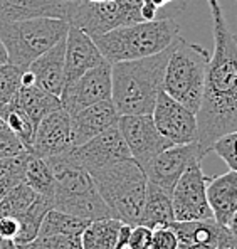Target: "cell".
Instances as JSON below:
<instances>
[{"label":"cell","instance_id":"cell-1","mask_svg":"<svg viewBox=\"0 0 237 249\" xmlns=\"http://www.w3.org/2000/svg\"><path fill=\"white\" fill-rule=\"evenodd\" d=\"M214 53L207 66L203 94L195 113L197 145L203 157L224 135L237 131V39L219 0H207Z\"/></svg>","mask_w":237,"mask_h":249},{"label":"cell","instance_id":"cell-2","mask_svg":"<svg viewBox=\"0 0 237 249\" xmlns=\"http://www.w3.org/2000/svg\"><path fill=\"white\" fill-rule=\"evenodd\" d=\"M173 44L155 56L111 64V101L119 116L152 115Z\"/></svg>","mask_w":237,"mask_h":249},{"label":"cell","instance_id":"cell-3","mask_svg":"<svg viewBox=\"0 0 237 249\" xmlns=\"http://www.w3.org/2000/svg\"><path fill=\"white\" fill-rule=\"evenodd\" d=\"M180 37V25L172 17L123 25L93 37L101 56L109 64L143 59L169 49Z\"/></svg>","mask_w":237,"mask_h":249},{"label":"cell","instance_id":"cell-4","mask_svg":"<svg viewBox=\"0 0 237 249\" xmlns=\"http://www.w3.org/2000/svg\"><path fill=\"white\" fill-rule=\"evenodd\" d=\"M69 150L46 160L54 175V209L89 222L113 219L109 209L98 194L89 172L72 159Z\"/></svg>","mask_w":237,"mask_h":249},{"label":"cell","instance_id":"cell-5","mask_svg":"<svg viewBox=\"0 0 237 249\" xmlns=\"http://www.w3.org/2000/svg\"><path fill=\"white\" fill-rule=\"evenodd\" d=\"M98 194L111 212L113 219L136 226L145 202L148 178L133 159L91 172Z\"/></svg>","mask_w":237,"mask_h":249},{"label":"cell","instance_id":"cell-6","mask_svg":"<svg viewBox=\"0 0 237 249\" xmlns=\"http://www.w3.org/2000/svg\"><path fill=\"white\" fill-rule=\"evenodd\" d=\"M209 61L210 53L205 47L178 37L169 56L162 89L192 113H197Z\"/></svg>","mask_w":237,"mask_h":249},{"label":"cell","instance_id":"cell-7","mask_svg":"<svg viewBox=\"0 0 237 249\" xmlns=\"http://www.w3.org/2000/svg\"><path fill=\"white\" fill-rule=\"evenodd\" d=\"M69 22L63 19H27L0 24V41L7 53V62L27 69L32 61L64 41Z\"/></svg>","mask_w":237,"mask_h":249},{"label":"cell","instance_id":"cell-8","mask_svg":"<svg viewBox=\"0 0 237 249\" xmlns=\"http://www.w3.org/2000/svg\"><path fill=\"white\" fill-rule=\"evenodd\" d=\"M141 0H111V2H69V25L81 29L91 39L123 25L143 22L140 16Z\"/></svg>","mask_w":237,"mask_h":249},{"label":"cell","instance_id":"cell-9","mask_svg":"<svg viewBox=\"0 0 237 249\" xmlns=\"http://www.w3.org/2000/svg\"><path fill=\"white\" fill-rule=\"evenodd\" d=\"M207 175L202 165L194 163L184 172L172 190V209L175 222H190L212 219V211L207 202Z\"/></svg>","mask_w":237,"mask_h":249},{"label":"cell","instance_id":"cell-10","mask_svg":"<svg viewBox=\"0 0 237 249\" xmlns=\"http://www.w3.org/2000/svg\"><path fill=\"white\" fill-rule=\"evenodd\" d=\"M118 128L128 146L131 159L143 170L158 153L172 146V143L156 130L152 115L119 116Z\"/></svg>","mask_w":237,"mask_h":249},{"label":"cell","instance_id":"cell-11","mask_svg":"<svg viewBox=\"0 0 237 249\" xmlns=\"http://www.w3.org/2000/svg\"><path fill=\"white\" fill-rule=\"evenodd\" d=\"M59 100L61 106L69 115H74L101 101L111 100V64L106 61L101 62L72 83L66 84Z\"/></svg>","mask_w":237,"mask_h":249},{"label":"cell","instance_id":"cell-12","mask_svg":"<svg viewBox=\"0 0 237 249\" xmlns=\"http://www.w3.org/2000/svg\"><path fill=\"white\" fill-rule=\"evenodd\" d=\"M152 120L160 135L167 138L172 145L197 143L195 113L170 98L163 89L156 96Z\"/></svg>","mask_w":237,"mask_h":249},{"label":"cell","instance_id":"cell-13","mask_svg":"<svg viewBox=\"0 0 237 249\" xmlns=\"http://www.w3.org/2000/svg\"><path fill=\"white\" fill-rule=\"evenodd\" d=\"M205 157L202 155L199 145L188 143V145H172L162 153L155 157L147 167H145V175L148 182L160 187L172 197V190L178 178L184 175L194 163H202Z\"/></svg>","mask_w":237,"mask_h":249},{"label":"cell","instance_id":"cell-14","mask_svg":"<svg viewBox=\"0 0 237 249\" xmlns=\"http://www.w3.org/2000/svg\"><path fill=\"white\" fill-rule=\"evenodd\" d=\"M69 153L89 174L100 170V168L113 165L116 162H121V160L131 159L128 146H126L121 137V131L118 128V123L115 126L108 128L103 133H100L98 137L91 138L86 143L72 146Z\"/></svg>","mask_w":237,"mask_h":249},{"label":"cell","instance_id":"cell-15","mask_svg":"<svg viewBox=\"0 0 237 249\" xmlns=\"http://www.w3.org/2000/svg\"><path fill=\"white\" fill-rule=\"evenodd\" d=\"M72 148L71 116L64 108L49 113L35 128V135L29 152L47 160Z\"/></svg>","mask_w":237,"mask_h":249},{"label":"cell","instance_id":"cell-16","mask_svg":"<svg viewBox=\"0 0 237 249\" xmlns=\"http://www.w3.org/2000/svg\"><path fill=\"white\" fill-rule=\"evenodd\" d=\"M101 62H104V57L101 56L93 39L81 29L69 25L64 53V86L78 79L89 69L100 66Z\"/></svg>","mask_w":237,"mask_h":249},{"label":"cell","instance_id":"cell-17","mask_svg":"<svg viewBox=\"0 0 237 249\" xmlns=\"http://www.w3.org/2000/svg\"><path fill=\"white\" fill-rule=\"evenodd\" d=\"M71 116V145L79 146L91 138L98 137L100 133L106 131L108 128L115 126L119 120L111 100L101 101L93 106L81 109Z\"/></svg>","mask_w":237,"mask_h":249},{"label":"cell","instance_id":"cell-18","mask_svg":"<svg viewBox=\"0 0 237 249\" xmlns=\"http://www.w3.org/2000/svg\"><path fill=\"white\" fill-rule=\"evenodd\" d=\"M170 228L173 229L178 244H210L216 249H237V237L227 226L219 224L216 219H203V221L190 222H172Z\"/></svg>","mask_w":237,"mask_h":249},{"label":"cell","instance_id":"cell-19","mask_svg":"<svg viewBox=\"0 0 237 249\" xmlns=\"http://www.w3.org/2000/svg\"><path fill=\"white\" fill-rule=\"evenodd\" d=\"M66 39L32 61L25 71L32 76V86H37L59 98L64 88Z\"/></svg>","mask_w":237,"mask_h":249},{"label":"cell","instance_id":"cell-20","mask_svg":"<svg viewBox=\"0 0 237 249\" xmlns=\"http://www.w3.org/2000/svg\"><path fill=\"white\" fill-rule=\"evenodd\" d=\"M205 194L214 219L219 224L227 226L237 211V172L229 170L225 174L209 177Z\"/></svg>","mask_w":237,"mask_h":249},{"label":"cell","instance_id":"cell-21","mask_svg":"<svg viewBox=\"0 0 237 249\" xmlns=\"http://www.w3.org/2000/svg\"><path fill=\"white\" fill-rule=\"evenodd\" d=\"M69 2L59 0H0V24L39 17L68 19Z\"/></svg>","mask_w":237,"mask_h":249},{"label":"cell","instance_id":"cell-22","mask_svg":"<svg viewBox=\"0 0 237 249\" xmlns=\"http://www.w3.org/2000/svg\"><path fill=\"white\" fill-rule=\"evenodd\" d=\"M10 108H16L24 113L32 122L35 128L46 118L49 113L63 108L61 100L54 94L47 93L37 86H22L19 93L16 94Z\"/></svg>","mask_w":237,"mask_h":249},{"label":"cell","instance_id":"cell-23","mask_svg":"<svg viewBox=\"0 0 237 249\" xmlns=\"http://www.w3.org/2000/svg\"><path fill=\"white\" fill-rule=\"evenodd\" d=\"M172 222H173L172 197L165 190L160 189V187L148 182L147 192H145V202L143 207H141L138 224L153 231L156 228L170 226Z\"/></svg>","mask_w":237,"mask_h":249},{"label":"cell","instance_id":"cell-24","mask_svg":"<svg viewBox=\"0 0 237 249\" xmlns=\"http://www.w3.org/2000/svg\"><path fill=\"white\" fill-rule=\"evenodd\" d=\"M22 182L29 185L37 196L51 197L54 196V175L49 163L41 157L34 155L25 150L24 162H22Z\"/></svg>","mask_w":237,"mask_h":249},{"label":"cell","instance_id":"cell-25","mask_svg":"<svg viewBox=\"0 0 237 249\" xmlns=\"http://www.w3.org/2000/svg\"><path fill=\"white\" fill-rule=\"evenodd\" d=\"M51 209H54L52 199L51 197L37 196L34 202H32V206L24 214L17 217V221H19V232H17L16 239H14V244H16L17 249H24L31 241L35 239L44 215Z\"/></svg>","mask_w":237,"mask_h":249},{"label":"cell","instance_id":"cell-26","mask_svg":"<svg viewBox=\"0 0 237 249\" xmlns=\"http://www.w3.org/2000/svg\"><path fill=\"white\" fill-rule=\"evenodd\" d=\"M123 222L118 219L91 221L81 236L83 249H118V232Z\"/></svg>","mask_w":237,"mask_h":249},{"label":"cell","instance_id":"cell-27","mask_svg":"<svg viewBox=\"0 0 237 249\" xmlns=\"http://www.w3.org/2000/svg\"><path fill=\"white\" fill-rule=\"evenodd\" d=\"M89 224V221L81 217H74V215L64 214L56 209H51L46 215H44L39 232L42 234H76V236H83L86 226ZM37 232V234H39Z\"/></svg>","mask_w":237,"mask_h":249},{"label":"cell","instance_id":"cell-28","mask_svg":"<svg viewBox=\"0 0 237 249\" xmlns=\"http://www.w3.org/2000/svg\"><path fill=\"white\" fill-rule=\"evenodd\" d=\"M22 74L24 69L10 62L0 64V120L9 113L14 98L22 88Z\"/></svg>","mask_w":237,"mask_h":249},{"label":"cell","instance_id":"cell-29","mask_svg":"<svg viewBox=\"0 0 237 249\" xmlns=\"http://www.w3.org/2000/svg\"><path fill=\"white\" fill-rule=\"evenodd\" d=\"M35 197H37V194L29 185H25L24 182L17 184L7 192V196L0 202V217H3V215L19 217V215H22L32 206Z\"/></svg>","mask_w":237,"mask_h":249},{"label":"cell","instance_id":"cell-30","mask_svg":"<svg viewBox=\"0 0 237 249\" xmlns=\"http://www.w3.org/2000/svg\"><path fill=\"white\" fill-rule=\"evenodd\" d=\"M24 249H83L81 236L76 234H42L39 232L34 241Z\"/></svg>","mask_w":237,"mask_h":249},{"label":"cell","instance_id":"cell-31","mask_svg":"<svg viewBox=\"0 0 237 249\" xmlns=\"http://www.w3.org/2000/svg\"><path fill=\"white\" fill-rule=\"evenodd\" d=\"M2 122L16 133V137L24 143L25 150L31 148L32 140H34V135H35V126L32 124V122L24 115V113L16 108H10L9 113L3 116Z\"/></svg>","mask_w":237,"mask_h":249},{"label":"cell","instance_id":"cell-32","mask_svg":"<svg viewBox=\"0 0 237 249\" xmlns=\"http://www.w3.org/2000/svg\"><path fill=\"white\" fill-rule=\"evenodd\" d=\"M219 159H222L229 165V170L237 172V131L224 135L212 145V150Z\"/></svg>","mask_w":237,"mask_h":249},{"label":"cell","instance_id":"cell-33","mask_svg":"<svg viewBox=\"0 0 237 249\" xmlns=\"http://www.w3.org/2000/svg\"><path fill=\"white\" fill-rule=\"evenodd\" d=\"M25 150L24 143L16 137L12 130L3 122H0V160H9L20 155Z\"/></svg>","mask_w":237,"mask_h":249},{"label":"cell","instance_id":"cell-34","mask_svg":"<svg viewBox=\"0 0 237 249\" xmlns=\"http://www.w3.org/2000/svg\"><path fill=\"white\" fill-rule=\"evenodd\" d=\"M150 249H178V239L170 226L152 231Z\"/></svg>","mask_w":237,"mask_h":249},{"label":"cell","instance_id":"cell-35","mask_svg":"<svg viewBox=\"0 0 237 249\" xmlns=\"http://www.w3.org/2000/svg\"><path fill=\"white\" fill-rule=\"evenodd\" d=\"M24 155H25V150L17 155V162H16V168H14L10 174H7L5 177L0 178V202L3 200V197L7 196L12 187H16L17 184L22 182V162H24Z\"/></svg>","mask_w":237,"mask_h":249},{"label":"cell","instance_id":"cell-36","mask_svg":"<svg viewBox=\"0 0 237 249\" xmlns=\"http://www.w3.org/2000/svg\"><path fill=\"white\" fill-rule=\"evenodd\" d=\"M152 246V229L145 228L141 224H136L131 228L130 239L126 248L130 249H150Z\"/></svg>","mask_w":237,"mask_h":249},{"label":"cell","instance_id":"cell-37","mask_svg":"<svg viewBox=\"0 0 237 249\" xmlns=\"http://www.w3.org/2000/svg\"><path fill=\"white\" fill-rule=\"evenodd\" d=\"M17 232H19V221H17V217H10V215L0 217V237L14 241Z\"/></svg>","mask_w":237,"mask_h":249},{"label":"cell","instance_id":"cell-38","mask_svg":"<svg viewBox=\"0 0 237 249\" xmlns=\"http://www.w3.org/2000/svg\"><path fill=\"white\" fill-rule=\"evenodd\" d=\"M140 16H141V19H143V22L158 19V7H156L152 0H141Z\"/></svg>","mask_w":237,"mask_h":249},{"label":"cell","instance_id":"cell-39","mask_svg":"<svg viewBox=\"0 0 237 249\" xmlns=\"http://www.w3.org/2000/svg\"><path fill=\"white\" fill-rule=\"evenodd\" d=\"M16 162H17V157L9 160H0V178L5 177L7 174H10L16 168Z\"/></svg>","mask_w":237,"mask_h":249},{"label":"cell","instance_id":"cell-40","mask_svg":"<svg viewBox=\"0 0 237 249\" xmlns=\"http://www.w3.org/2000/svg\"><path fill=\"white\" fill-rule=\"evenodd\" d=\"M178 249H216L210 244H200V243H192V244H178Z\"/></svg>","mask_w":237,"mask_h":249},{"label":"cell","instance_id":"cell-41","mask_svg":"<svg viewBox=\"0 0 237 249\" xmlns=\"http://www.w3.org/2000/svg\"><path fill=\"white\" fill-rule=\"evenodd\" d=\"M227 229L231 231V232L237 237V211L234 212V215L231 217V221L227 222Z\"/></svg>","mask_w":237,"mask_h":249},{"label":"cell","instance_id":"cell-42","mask_svg":"<svg viewBox=\"0 0 237 249\" xmlns=\"http://www.w3.org/2000/svg\"><path fill=\"white\" fill-rule=\"evenodd\" d=\"M0 249H17V248H16V244H14V241L0 237Z\"/></svg>","mask_w":237,"mask_h":249},{"label":"cell","instance_id":"cell-43","mask_svg":"<svg viewBox=\"0 0 237 249\" xmlns=\"http://www.w3.org/2000/svg\"><path fill=\"white\" fill-rule=\"evenodd\" d=\"M153 3H155L158 9H162V7H165V5H170V3H173V2H178V0H152Z\"/></svg>","mask_w":237,"mask_h":249},{"label":"cell","instance_id":"cell-44","mask_svg":"<svg viewBox=\"0 0 237 249\" xmlns=\"http://www.w3.org/2000/svg\"><path fill=\"white\" fill-rule=\"evenodd\" d=\"M3 62H7V53H5V49H3L2 41H0V64H3Z\"/></svg>","mask_w":237,"mask_h":249},{"label":"cell","instance_id":"cell-45","mask_svg":"<svg viewBox=\"0 0 237 249\" xmlns=\"http://www.w3.org/2000/svg\"><path fill=\"white\" fill-rule=\"evenodd\" d=\"M86 2H111V0H86Z\"/></svg>","mask_w":237,"mask_h":249},{"label":"cell","instance_id":"cell-46","mask_svg":"<svg viewBox=\"0 0 237 249\" xmlns=\"http://www.w3.org/2000/svg\"><path fill=\"white\" fill-rule=\"evenodd\" d=\"M59 2H76V0H59Z\"/></svg>","mask_w":237,"mask_h":249},{"label":"cell","instance_id":"cell-47","mask_svg":"<svg viewBox=\"0 0 237 249\" xmlns=\"http://www.w3.org/2000/svg\"><path fill=\"white\" fill-rule=\"evenodd\" d=\"M123 249H130V248H123Z\"/></svg>","mask_w":237,"mask_h":249},{"label":"cell","instance_id":"cell-48","mask_svg":"<svg viewBox=\"0 0 237 249\" xmlns=\"http://www.w3.org/2000/svg\"><path fill=\"white\" fill-rule=\"evenodd\" d=\"M0 122H2V120H0Z\"/></svg>","mask_w":237,"mask_h":249}]
</instances>
